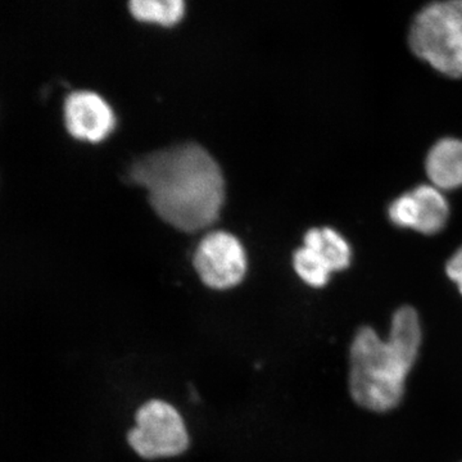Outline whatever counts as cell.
Returning a JSON list of instances; mask_svg holds the SVG:
<instances>
[{"label": "cell", "mask_w": 462, "mask_h": 462, "mask_svg": "<svg viewBox=\"0 0 462 462\" xmlns=\"http://www.w3.org/2000/svg\"><path fill=\"white\" fill-rule=\"evenodd\" d=\"M130 180L144 188L157 215L181 231L215 223L225 200V180L215 158L197 143H182L136 158Z\"/></svg>", "instance_id": "obj_1"}, {"label": "cell", "mask_w": 462, "mask_h": 462, "mask_svg": "<svg viewBox=\"0 0 462 462\" xmlns=\"http://www.w3.org/2000/svg\"><path fill=\"white\" fill-rule=\"evenodd\" d=\"M420 346V321L412 307L397 310L387 340L372 328H361L349 352V391L355 402L376 412L394 409Z\"/></svg>", "instance_id": "obj_2"}, {"label": "cell", "mask_w": 462, "mask_h": 462, "mask_svg": "<svg viewBox=\"0 0 462 462\" xmlns=\"http://www.w3.org/2000/svg\"><path fill=\"white\" fill-rule=\"evenodd\" d=\"M415 54L451 78L462 76V0L431 3L419 12L410 32Z\"/></svg>", "instance_id": "obj_3"}, {"label": "cell", "mask_w": 462, "mask_h": 462, "mask_svg": "<svg viewBox=\"0 0 462 462\" xmlns=\"http://www.w3.org/2000/svg\"><path fill=\"white\" fill-rule=\"evenodd\" d=\"M135 420L129 443L142 457H172L182 454L189 445L184 420L170 403L149 401L136 412Z\"/></svg>", "instance_id": "obj_4"}, {"label": "cell", "mask_w": 462, "mask_h": 462, "mask_svg": "<svg viewBox=\"0 0 462 462\" xmlns=\"http://www.w3.org/2000/svg\"><path fill=\"white\" fill-rule=\"evenodd\" d=\"M194 267L209 288L236 287L247 273V256L242 243L226 231H212L200 240Z\"/></svg>", "instance_id": "obj_5"}, {"label": "cell", "mask_w": 462, "mask_h": 462, "mask_svg": "<svg viewBox=\"0 0 462 462\" xmlns=\"http://www.w3.org/2000/svg\"><path fill=\"white\" fill-rule=\"evenodd\" d=\"M62 123L69 138L99 143L114 132L116 118L111 106L98 93L72 89L63 98Z\"/></svg>", "instance_id": "obj_6"}, {"label": "cell", "mask_w": 462, "mask_h": 462, "mask_svg": "<svg viewBox=\"0 0 462 462\" xmlns=\"http://www.w3.org/2000/svg\"><path fill=\"white\" fill-rule=\"evenodd\" d=\"M425 169L438 189L462 187V141L446 138L434 144L428 154Z\"/></svg>", "instance_id": "obj_7"}, {"label": "cell", "mask_w": 462, "mask_h": 462, "mask_svg": "<svg viewBox=\"0 0 462 462\" xmlns=\"http://www.w3.org/2000/svg\"><path fill=\"white\" fill-rule=\"evenodd\" d=\"M416 208L415 230L436 234L443 229L449 216L448 202L434 185H420L411 191Z\"/></svg>", "instance_id": "obj_8"}, {"label": "cell", "mask_w": 462, "mask_h": 462, "mask_svg": "<svg viewBox=\"0 0 462 462\" xmlns=\"http://www.w3.org/2000/svg\"><path fill=\"white\" fill-rule=\"evenodd\" d=\"M305 247L316 252L331 272L345 270L351 263V247L340 234L330 227H314L307 231Z\"/></svg>", "instance_id": "obj_9"}, {"label": "cell", "mask_w": 462, "mask_h": 462, "mask_svg": "<svg viewBox=\"0 0 462 462\" xmlns=\"http://www.w3.org/2000/svg\"><path fill=\"white\" fill-rule=\"evenodd\" d=\"M129 8L138 20L163 26L175 25L185 14L182 0H132Z\"/></svg>", "instance_id": "obj_10"}, {"label": "cell", "mask_w": 462, "mask_h": 462, "mask_svg": "<svg viewBox=\"0 0 462 462\" xmlns=\"http://www.w3.org/2000/svg\"><path fill=\"white\" fill-rule=\"evenodd\" d=\"M294 270L306 284L311 287H324L329 282L333 273L327 263L312 249L305 247L298 249L293 257Z\"/></svg>", "instance_id": "obj_11"}, {"label": "cell", "mask_w": 462, "mask_h": 462, "mask_svg": "<svg viewBox=\"0 0 462 462\" xmlns=\"http://www.w3.org/2000/svg\"><path fill=\"white\" fill-rule=\"evenodd\" d=\"M389 217L397 226L415 229L416 208L411 193L403 194L392 203L389 207Z\"/></svg>", "instance_id": "obj_12"}, {"label": "cell", "mask_w": 462, "mask_h": 462, "mask_svg": "<svg viewBox=\"0 0 462 462\" xmlns=\"http://www.w3.org/2000/svg\"><path fill=\"white\" fill-rule=\"evenodd\" d=\"M446 272L448 278L457 284L458 291L462 294V247L456 252L454 256L449 258Z\"/></svg>", "instance_id": "obj_13"}]
</instances>
